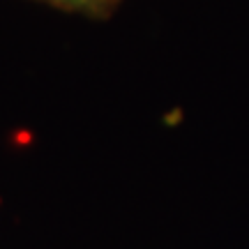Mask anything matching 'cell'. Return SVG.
Instances as JSON below:
<instances>
[{"mask_svg": "<svg viewBox=\"0 0 249 249\" xmlns=\"http://www.w3.org/2000/svg\"><path fill=\"white\" fill-rule=\"evenodd\" d=\"M51 2H58L62 7H71V9H95L102 0H51Z\"/></svg>", "mask_w": 249, "mask_h": 249, "instance_id": "6da1fadb", "label": "cell"}]
</instances>
